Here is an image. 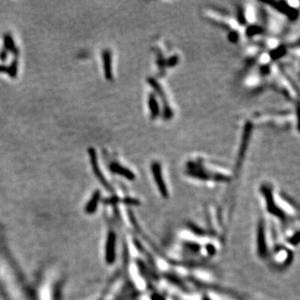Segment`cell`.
Instances as JSON below:
<instances>
[{
	"instance_id": "7a4b0ae2",
	"label": "cell",
	"mask_w": 300,
	"mask_h": 300,
	"mask_svg": "<svg viewBox=\"0 0 300 300\" xmlns=\"http://www.w3.org/2000/svg\"><path fill=\"white\" fill-rule=\"evenodd\" d=\"M252 129H253V126H252V124L249 122L245 124V131H244V135H243L242 142H241L239 157H238V168H240V166L241 165V163H242L243 160H244L245 153H246L247 149H248Z\"/></svg>"
},
{
	"instance_id": "8992f818",
	"label": "cell",
	"mask_w": 300,
	"mask_h": 300,
	"mask_svg": "<svg viewBox=\"0 0 300 300\" xmlns=\"http://www.w3.org/2000/svg\"><path fill=\"white\" fill-rule=\"evenodd\" d=\"M149 106L152 119H155L160 114V107H159L157 99H156V97L154 96V94L149 95Z\"/></svg>"
},
{
	"instance_id": "277c9868",
	"label": "cell",
	"mask_w": 300,
	"mask_h": 300,
	"mask_svg": "<svg viewBox=\"0 0 300 300\" xmlns=\"http://www.w3.org/2000/svg\"><path fill=\"white\" fill-rule=\"evenodd\" d=\"M104 59V69H105V77L109 80H112V68H111V53L109 50H105L103 53Z\"/></svg>"
},
{
	"instance_id": "ba28073f",
	"label": "cell",
	"mask_w": 300,
	"mask_h": 300,
	"mask_svg": "<svg viewBox=\"0 0 300 300\" xmlns=\"http://www.w3.org/2000/svg\"><path fill=\"white\" fill-rule=\"evenodd\" d=\"M4 44H5L6 48L8 50H11L13 52L17 53V49L14 46V43L12 40L11 37L9 35L4 36Z\"/></svg>"
},
{
	"instance_id": "5b68a950",
	"label": "cell",
	"mask_w": 300,
	"mask_h": 300,
	"mask_svg": "<svg viewBox=\"0 0 300 300\" xmlns=\"http://www.w3.org/2000/svg\"><path fill=\"white\" fill-rule=\"evenodd\" d=\"M264 226L262 223H259V229H258V249H259V255L265 257L266 254V245H265V231H264Z\"/></svg>"
},
{
	"instance_id": "52a82bcc",
	"label": "cell",
	"mask_w": 300,
	"mask_h": 300,
	"mask_svg": "<svg viewBox=\"0 0 300 300\" xmlns=\"http://www.w3.org/2000/svg\"><path fill=\"white\" fill-rule=\"evenodd\" d=\"M111 168H112V170L114 171V172H117V173H119V174H122V175H124V176L127 177V178H129L130 179H135V175L133 174L132 172H130L129 169H127V168H124L122 167V166L119 165L118 164H112V165H111Z\"/></svg>"
},
{
	"instance_id": "3957f363",
	"label": "cell",
	"mask_w": 300,
	"mask_h": 300,
	"mask_svg": "<svg viewBox=\"0 0 300 300\" xmlns=\"http://www.w3.org/2000/svg\"><path fill=\"white\" fill-rule=\"evenodd\" d=\"M149 82L151 84L152 87L154 88L155 92L159 94V96L162 99L163 104H164V114L165 119H171L173 117V112H172V109L169 107L168 101L166 100L165 94H164V92L163 90L162 87L154 79H149Z\"/></svg>"
},
{
	"instance_id": "9c48e42d",
	"label": "cell",
	"mask_w": 300,
	"mask_h": 300,
	"mask_svg": "<svg viewBox=\"0 0 300 300\" xmlns=\"http://www.w3.org/2000/svg\"><path fill=\"white\" fill-rule=\"evenodd\" d=\"M6 57H7V53H6L5 51H3V52L0 54V58H1V59H3V60H4V59H5L6 58Z\"/></svg>"
},
{
	"instance_id": "6da1fadb",
	"label": "cell",
	"mask_w": 300,
	"mask_h": 300,
	"mask_svg": "<svg viewBox=\"0 0 300 300\" xmlns=\"http://www.w3.org/2000/svg\"><path fill=\"white\" fill-rule=\"evenodd\" d=\"M151 170L160 193L164 198H168V190H167V187L164 181V178H163L161 165L158 162L153 163L151 164Z\"/></svg>"
}]
</instances>
